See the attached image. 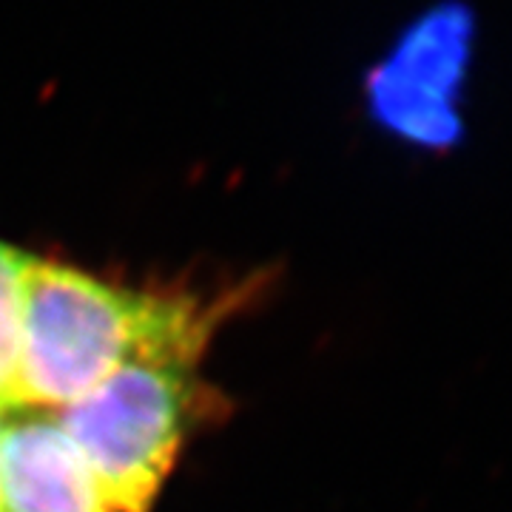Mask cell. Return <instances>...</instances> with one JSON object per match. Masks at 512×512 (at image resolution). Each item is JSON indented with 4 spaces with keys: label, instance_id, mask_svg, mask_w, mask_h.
Returning <instances> with one entry per match:
<instances>
[{
    "label": "cell",
    "instance_id": "1",
    "mask_svg": "<svg viewBox=\"0 0 512 512\" xmlns=\"http://www.w3.org/2000/svg\"><path fill=\"white\" fill-rule=\"evenodd\" d=\"M208 333V313L185 296L131 291L29 256L15 407L55 413L143 359L197 362Z\"/></svg>",
    "mask_w": 512,
    "mask_h": 512
},
{
    "label": "cell",
    "instance_id": "2",
    "mask_svg": "<svg viewBox=\"0 0 512 512\" xmlns=\"http://www.w3.org/2000/svg\"><path fill=\"white\" fill-rule=\"evenodd\" d=\"M194 365L143 359L55 410L114 512H148L183 447Z\"/></svg>",
    "mask_w": 512,
    "mask_h": 512
},
{
    "label": "cell",
    "instance_id": "3",
    "mask_svg": "<svg viewBox=\"0 0 512 512\" xmlns=\"http://www.w3.org/2000/svg\"><path fill=\"white\" fill-rule=\"evenodd\" d=\"M476 52V12L458 0L416 18L367 80L376 123L421 148L461 137V92Z\"/></svg>",
    "mask_w": 512,
    "mask_h": 512
},
{
    "label": "cell",
    "instance_id": "6",
    "mask_svg": "<svg viewBox=\"0 0 512 512\" xmlns=\"http://www.w3.org/2000/svg\"><path fill=\"white\" fill-rule=\"evenodd\" d=\"M0 416H3V410H0ZM0 512H3V510H0Z\"/></svg>",
    "mask_w": 512,
    "mask_h": 512
},
{
    "label": "cell",
    "instance_id": "4",
    "mask_svg": "<svg viewBox=\"0 0 512 512\" xmlns=\"http://www.w3.org/2000/svg\"><path fill=\"white\" fill-rule=\"evenodd\" d=\"M0 510L114 512L55 413L40 407L0 416Z\"/></svg>",
    "mask_w": 512,
    "mask_h": 512
},
{
    "label": "cell",
    "instance_id": "5",
    "mask_svg": "<svg viewBox=\"0 0 512 512\" xmlns=\"http://www.w3.org/2000/svg\"><path fill=\"white\" fill-rule=\"evenodd\" d=\"M26 265L29 256L0 242V410L15 407Z\"/></svg>",
    "mask_w": 512,
    "mask_h": 512
}]
</instances>
